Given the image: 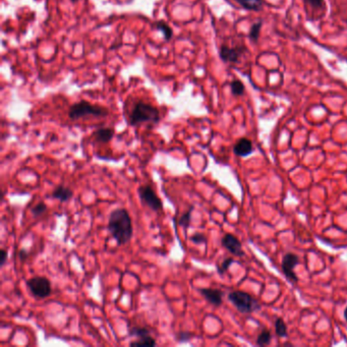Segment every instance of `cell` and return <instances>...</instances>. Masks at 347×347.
I'll return each instance as SVG.
<instances>
[{"label": "cell", "instance_id": "30", "mask_svg": "<svg viewBox=\"0 0 347 347\" xmlns=\"http://www.w3.org/2000/svg\"><path fill=\"white\" fill-rule=\"evenodd\" d=\"M344 317H345V320H346V322H347V307H346L345 310H344Z\"/></svg>", "mask_w": 347, "mask_h": 347}, {"label": "cell", "instance_id": "23", "mask_svg": "<svg viewBox=\"0 0 347 347\" xmlns=\"http://www.w3.org/2000/svg\"><path fill=\"white\" fill-rule=\"evenodd\" d=\"M47 205L43 201H40L38 203L37 205H35L33 208H32V215L35 217V218H38L40 217L41 215H43L46 211H47Z\"/></svg>", "mask_w": 347, "mask_h": 347}, {"label": "cell", "instance_id": "17", "mask_svg": "<svg viewBox=\"0 0 347 347\" xmlns=\"http://www.w3.org/2000/svg\"><path fill=\"white\" fill-rule=\"evenodd\" d=\"M128 334L130 336L136 337L138 339L151 336L150 330L148 328H144V327H131L128 329Z\"/></svg>", "mask_w": 347, "mask_h": 347}, {"label": "cell", "instance_id": "27", "mask_svg": "<svg viewBox=\"0 0 347 347\" xmlns=\"http://www.w3.org/2000/svg\"><path fill=\"white\" fill-rule=\"evenodd\" d=\"M303 2L313 9H320L324 5V0H303Z\"/></svg>", "mask_w": 347, "mask_h": 347}, {"label": "cell", "instance_id": "11", "mask_svg": "<svg viewBox=\"0 0 347 347\" xmlns=\"http://www.w3.org/2000/svg\"><path fill=\"white\" fill-rule=\"evenodd\" d=\"M233 152L238 157H246L250 155L253 152L251 140L246 137L239 138L233 147Z\"/></svg>", "mask_w": 347, "mask_h": 347}, {"label": "cell", "instance_id": "2", "mask_svg": "<svg viewBox=\"0 0 347 347\" xmlns=\"http://www.w3.org/2000/svg\"><path fill=\"white\" fill-rule=\"evenodd\" d=\"M160 121V112L157 107L143 101L134 104L129 114V124L132 126L141 123H158Z\"/></svg>", "mask_w": 347, "mask_h": 347}, {"label": "cell", "instance_id": "15", "mask_svg": "<svg viewBox=\"0 0 347 347\" xmlns=\"http://www.w3.org/2000/svg\"><path fill=\"white\" fill-rule=\"evenodd\" d=\"M154 27L158 31H160L163 36H164V39L165 41H169L171 40L172 36H173V30L168 25V23L164 20H157L155 23H154Z\"/></svg>", "mask_w": 347, "mask_h": 347}, {"label": "cell", "instance_id": "12", "mask_svg": "<svg viewBox=\"0 0 347 347\" xmlns=\"http://www.w3.org/2000/svg\"><path fill=\"white\" fill-rule=\"evenodd\" d=\"M72 196H73V191L69 187H66L63 185H58L52 191V197L60 200L61 203L68 201L70 198H72Z\"/></svg>", "mask_w": 347, "mask_h": 347}, {"label": "cell", "instance_id": "24", "mask_svg": "<svg viewBox=\"0 0 347 347\" xmlns=\"http://www.w3.org/2000/svg\"><path fill=\"white\" fill-rule=\"evenodd\" d=\"M234 263V259L232 258V257H227V258H225L219 266H217V272L219 273V274H224L229 268H230V266L232 265Z\"/></svg>", "mask_w": 347, "mask_h": 347}, {"label": "cell", "instance_id": "18", "mask_svg": "<svg viewBox=\"0 0 347 347\" xmlns=\"http://www.w3.org/2000/svg\"><path fill=\"white\" fill-rule=\"evenodd\" d=\"M230 88H231L232 95L235 96V97L242 96L244 94V91H245V86H244L243 82L241 80H239V79H234L230 83Z\"/></svg>", "mask_w": 347, "mask_h": 347}, {"label": "cell", "instance_id": "29", "mask_svg": "<svg viewBox=\"0 0 347 347\" xmlns=\"http://www.w3.org/2000/svg\"><path fill=\"white\" fill-rule=\"evenodd\" d=\"M0 257H1L0 266L3 267L6 264V261H7V251L4 248H2L1 251H0Z\"/></svg>", "mask_w": 347, "mask_h": 347}, {"label": "cell", "instance_id": "5", "mask_svg": "<svg viewBox=\"0 0 347 347\" xmlns=\"http://www.w3.org/2000/svg\"><path fill=\"white\" fill-rule=\"evenodd\" d=\"M26 286L32 295L37 299H44L52 292L50 280L43 276H36L27 279Z\"/></svg>", "mask_w": 347, "mask_h": 347}, {"label": "cell", "instance_id": "7", "mask_svg": "<svg viewBox=\"0 0 347 347\" xmlns=\"http://www.w3.org/2000/svg\"><path fill=\"white\" fill-rule=\"evenodd\" d=\"M246 51L244 46L229 47L227 45H222L219 50V56L222 61L227 63H237L242 54Z\"/></svg>", "mask_w": 347, "mask_h": 347}, {"label": "cell", "instance_id": "31", "mask_svg": "<svg viewBox=\"0 0 347 347\" xmlns=\"http://www.w3.org/2000/svg\"><path fill=\"white\" fill-rule=\"evenodd\" d=\"M70 1H71V2H73V3H76L78 0H70Z\"/></svg>", "mask_w": 347, "mask_h": 347}, {"label": "cell", "instance_id": "9", "mask_svg": "<svg viewBox=\"0 0 347 347\" xmlns=\"http://www.w3.org/2000/svg\"><path fill=\"white\" fill-rule=\"evenodd\" d=\"M221 243H222V246L225 247L233 255H235V256H243L244 255V251L242 249L241 242L233 234H230V233L225 234L221 240Z\"/></svg>", "mask_w": 347, "mask_h": 347}, {"label": "cell", "instance_id": "16", "mask_svg": "<svg viewBox=\"0 0 347 347\" xmlns=\"http://www.w3.org/2000/svg\"><path fill=\"white\" fill-rule=\"evenodd\" d=\"M262 26H263V20H259V21H257V22H254V23H252V25L250 26L249 32H248V39H249L252 43H256V42L258 41Z\"/></svg>", "mask_w": 347, "mask_h": 347}, {"label": "cell", "instance_id": "28", "mask_svg": "<svg viewBox=\"0 0 347 347\" xmlns=\"http://www.w3.org/2000/svg\"><path fill=\"white\" fill-rule=\"evenodd\" d=\"M28 255H30V252L27 251V249H25V248L19 249V251H18V257H19L20 261H25V259L28 257Z\"/></svg>", "mask_w": 347, "mask_h": 347}, {"label": "cell", "instance_id": "21", "mask_svg": "<svg viewBox=\"0 0 347 347\" xmlns=\"http://www.w3.org/2000/svg\"><path fill=\"white\" fill-rule=\"evenodd\" d=\"M129 345L130 346H141V345H144V346H156L157 342H156V340L152 336H148V337H143V338H140L138 340L132 341V342L129 343Z\"/></svg>", "mask_w": 347, "mask_h": 347}, {"label": "cell", "instance_id": "22", "mask_svg": "<svg viewBox=\"0 0 347 347\" xmlns=\"http://www.w3.org/2000/svg\"><path fill=\"white\" fill-rule=\"evenodd\" d=\"M272 340V334L268 330H264L256 338V344L258 346H266L271 343Z\"/></svg>", "mask_w": 347, "mask_h": 347}, {"label": "cell", "instance_id": "20", "mask_svg": "<svg viewBox=\"0 0 347 347\" xmlns=\"http://www.w3.org/2000/svg\"><path fill=\"white\" fill-rule=\"evenodd\" d=\"M275 332L277 334V336L284 338L287 337V326L284 323V320L282 317H278L275 321Z\"/></svg>", "mask_w": 347, "mask_h": 347}, {"label": "cell", "instance_id": "1", "mask_svg": "<svg viewBox=\"0 0 347 347\" xmlns=\"http://www.w3.org/2000/svg\"><path fill=\"white\" fill-rule=\"evenodd\" d=\"M107 228L118 245L129 242L132 237L133 227L128 211L123 208L113 210L110 213Z\"/></svg>", "mask_w": 347, "mask_h": 347}, {"label": "cell", "instance_id": "10", "mask_svg": "<svg viewBox=\"0 0 347 347\" xmlns=\"http://www.w3.org/2000/svg\"><path fill=\"white\" fill-rule=\"evenodd\" d=\"M199 293L214 306H220L223 302V291L215 288H199Z\"/></svg>", "mask_w": 347, "mask_h": 347}, {"label": "cell", "instance_id": "26", "mask_svg": "<svg viewBox=\"0 0 347 347\" xmlns=\"http://www.w3.org/2000/svg\"><path fill=\"white\" fill-rule=\"evenodd\" d=\"M190 338H191V333H188V332L181 331L176 335V341L180 342V343L187 342L190 340Z\"/></svg>", "mask_w": 347, "mask_h": 347}, {"label": "cell", "instance_id": "25", "mask_svg": "<svg viewBox=\"0 0 347 347\" xmlns=\"http://www.w3.org/2000/svg\"><path fill=\"white\" fill-rule=\"evenodd\" d=\"M190 241H192L193 243L199 244V243H206L207 242V237L203 234V233H194L193 235L190 236Z\"/></svg>", "mask_w": 347, "mask_h": 347}, {"label": "cell", "instance_id": "8", "mask_svg": "<svg viewBox=\"0 0 347 347\" xmlns=\"http://www.w3.org/2000/svg\"><path fill=\"white\" fill-rule=\"evenodd\" d=\"M299 259L298 256L293 252L286 253L282 258V271L285 274L286 278L292 281L293 283H296L298 281V277L294 273V268L297 266Z\"/></svg>", "mask_w": 347, "mask_h": 347}, {"label": "cell", "instance_id": "3", "mask_svg": "<svg viewBox=\"0 0 347 347\" xmlns=\"http://www.w3.org/2000/svg\"><path fill=\"white\" fill-rule=\"evenodd\" d=\"M109 114L108 109L91 104L86 101H79L70 106L68 110V116L71 120H77L79 118L85 116H95V117H105Z\"/></svg>", "mask_w": 347, "mask_h": 347}, {"label": "cell", "instance_id": "4", "mask_svg": "<svg viewBox=\"0 0 347 347\" xmlns=\"http://www.w3.org/2000/svg\"><path fill=\"white\" fill-rule=\"evenodd\" d=\"M228 299L241 313H251L261 308L258 301L249 293L236 290L228 294Z\"/></svg>", "mask_w": 347, "mask_h": 347}, {"label": "cell", "instance_id": "19", "mask_svg": "<svg viewBox=\"0 0 347 347\" xmlns=\"http://www.w3.org/2000/svg\"><path fill=\"white\" fill-rule=\"evenodd\" d=\"M193 211V207L191 206L186 212H184L178 219V224L179 226L183 227L184 229L188 228L189 225H190V222H191V213Z\"/></svg>", "mask_w": 347, "mask_h": 347}, {"label": "cell", "instance_id": "6", "mask_svg": "<svg viewBox=\"0 0 347 347\" xmlns=\"http://www.w3.org/2000/svg\"><path fill=\"white\" fill-rule=\"evenodd\" d=\"M137 193L141 203L152 211L159 212L163 209V204L152 186L140 185L137 189Z\"/></svg>", "mask_w": 347, "mask_h": 347}, {"label": "cell", "instance_id": "14", "mask_svg": "<svg viewBox=\"0 0 347 347\" xmlns=\"http://www.w3.org/2000/svg\"><path fill=\"white\" fill-rule=\"evenodd\" d=\"M243 9L249 11H261L264 8L263 0H234Z\"/></svg>", "mask_w": 347, "mask_h": 347}, {"label": "cell", "instance_id": "13", "mask_svg": "<svg viewBox=\"0 0 347 347\" xmlns=\"http://www.w3.org/2000/svg\"><path fill=\"white\" fill-rule=\"evenodd\" d=\"M93 135L98 142H108L113 138L114 130L108 127L99 128L93 133Z\"/></svg>", "mask_w": 347, "mask_h": 347}]
</instances>
